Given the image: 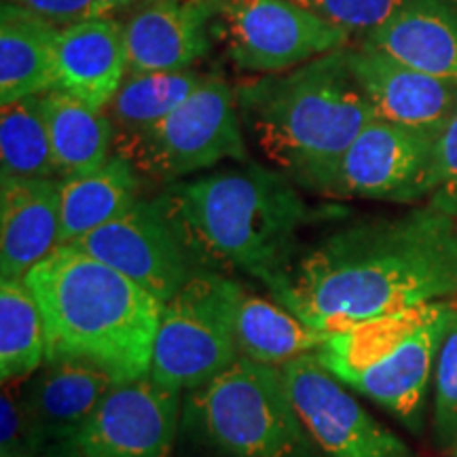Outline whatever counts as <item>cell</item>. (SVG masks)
<instances>
[{
    "label": "cell",
    "instance_id": "1",
    "mask_svg": "<svg viewBox=\"0 0 457 457\" xmlns=\"http://www.w3.org/2000/svg\"><path fill=\"white\" fill-rule=\"evenodd\" d=\"M322 335L457 296V220L426 208L341 227L299 254L271 293Z\"/></svg>",
    "mask_w": 457,
    "mask_h": 457
},
{
    "label": "cell",
    "instance_id": "2",
    "mask_svg": "<svg viewBox=\"0 0 457 457\" xmlns=\"http://www.w3.org/2000/svg\"><path fill=\"white\" fill-rule=\"evenodd\" d=\"M155 202L195 271L242 273L278 288L313 212L279 170L250 163L179 180Z\"/></svg>",
    "mask_w": 457,
    "mask_h": 457
},
{
    "label": "cell",
    "instance_id": "3",
    "mask_svg": "<svg viewBox=\"0 0 457 457\" xmlns=\"http://www.w3.org/2000/svg\"><path fill=\"white\" fill-rule=\"evenodd\" d=\"M244 128L296 187L324 195L352 142L377 119L350 66V47L237 89Z\"/></svg>",
    "mask_w": 457,
    "mask_h": 457
},
{
    "label": "cell",
    "instance_id": "4",
    "mask_svg": "<svg viewBox=\"0 0 457 457\" xmlns=\"http://www.w3.org/2000/svg\"><path fill=\"white\" fill-rule=\"evenodd\" d=\"M26 284L43 313L47 360H91L117 384L151 373L163 303L121 271L66 244Z\"/></svg>",
    "mask_w": 457,
    "mask_h": 457
},
{
    "label": "cell",
    "instance_id": "5",
    "mask_svg": "<svg viewBox=\"0 0 457 457\" xmlns=\"http://www.w3.org/2000/svg\"><path fill=\"white\" fill-rule=\"evenodd\" d=\"M451 307V301H434L369 318L324 335L313 356L343 386L420 434Z\"/></svg>",
    "mask_w": 457,
    "mask_h": 457
},
{
    "label": "cell",
    "instance_id": "6",
    "mask_svg": "<svg viewBox=\"0 0 457 457\" xmlns=\"http://www.w3.org/2000/svg\"><path fill=\"white\" fill-rule=\"evenodd\" d=\"M180 426L219 457H322L296 413L282 369L248 358L187 392Z\"/></svg>",
    "mask_w": 457,
    "mask_h": 457
},
{
    "label": "cell",
    "instance_id": "7",
    "mask_svg": "<svg viewBox=\"0 0 457 457\" xmlns=\"http://www.w3.org/2000/svg\"><path fill=\"white\" fill-rule=\"evenodd\" d=\"M114 153L140 176L168 185L225 159L245 162L237 96L227 83L210 79L157 123L117 134Z\"/></svg>",
    "mask_w": 457,
    "mask_h": 457
},
{
    "label": "cell",
    "instance_id": "8",
    "mask_svg": "<svg viewBox=\"0 0 457 457\" xmlns=\"http://www.w3.org/2000/svg\"><path fill=\"white\" fill-rule=\"evenodd\" d=\"M237 358L228 278L195 271L163 305L148 375L182 394L210 384Z\"/></svg>",
    "mask_w": 457,
    "mask_h": 457
},
{
    "label": "cell",
    "instance_id": "9",
    "mask_svg": "<svg viewBox=\"0 0 457 457\" xmlns=\"http://www.w3.org/2000/svg\"><path fill=\"white\" fill-rule=\"evenodd\" d=\"M227 49L237 68L278 74L347 47L350 34L295 0H214Z\"/></svg>",
    "mask_w": 457,
    "mask_h": 457
},
{
    "label": "cell",
    "instance_id": "10",
    "mask_svg": "<svg viewBox=\"0 0 457 457\" xmlns=\"http://www.w3.org/2000/svg\"><path fill=\"white\" fill-rule=\"evenodd\" d=\"M180 421V394L146 375L114 386L94 415L43 457H171Z\"/></svg>",
    "mask_w": 457,
    "mask_h": 457
},
{
    "label": "cell",
    "instance_id": "11",
    "mask_svg": "<svg viewBox=\"0 0 457 457\" xmlns=\"http://www.w3.org/2000/svg\"><path fill=\"white\" fill-rule=\"evenodd\" d=\"M438 136L373 119L341 157L324 195L411 204L430 197Z\"/></svg>",
    "mask_w": 457,
    "mask_h": 457
},
{
    "label": "cell",
    "instance_id": "12",
    "mask_svg": "<svg viewBox=\"0 0 457 457\" xmlns=\"http://www.w3.org/2000/svg\"><path fill=\"white\" fill-rule=\"evenodd\" d=\"M279 369L296 413L322 457H415L409 445L370 417L313 353Z\"/></svg>",
    "mask_w": 457,
    "mask_h": 457
},
{
    "label": "cell",
    "instance_id": "13",
    "mask_svg": "<svg viewBox=\"0 0 457 457\" xmlns=\"http://www.w3.org/2000/svg\"><path fill=\"white\" fill-rule=\"evenodd\" d=\"M71 245L121 271L163 305L195 273L155 199L140 197L128 212Z\"/></svg>",
    "mask_w": 457,
    "mask_h": 457
},
{
    "label": "cell",
    "instance_id": "14",
    "mask_svg": "<svg viewBox=\"0 0 457 457\" xmlns=\"http://www.w3.org/2000/svg\"><path fill=\"white\" fill-rule=\"evenodd\" d=\"M350 66L377 119L438 136L457 112V81L434 77L392 55L360 45Z\"/></svg>",
    "mask_w": 457,
    "mask_h": 457
},
{
    "label": "cell",
    "instance_id": "15",
    "mask_svg": "<svg viewBox=\"0 0 457 457\" xmlns=\"http://www.w3.org/2000/svg\"><path fill=\"white\" fill-rule=\"evenodd\" d=\"M117 379L91 360H47L20 392L21 409L41 457L81 428Z\"/></svg>",
    "mask_w": 457,
    "mask_h": 457
},
{
    "label": "cell",
    "instance_id": "16",
    "mask_svg": "<svg viewBox=\"0 0 457 457\" xmlns=\"http://www.w3.org/2000/svg\"><path fill=\"white\" fill-rule=\"evenodd\" d=\"M214 0H151L123 24L128 74L188 71L210 47Z\"/></svg>",
    "mask_w": 457,
    "mask_h": 457
},
{
    "label": "cell",
    "instance_id": "17",
    "mask_svg": "<svg viewBox=\"0 0 457 457\" xmlns=\"http://www.w3.org/2000/svg\"><path fill=\"white\" fill-rule=\"evenodd\" d=\"M60 180L0 179V279H26L60 248Z\"/></svg>",
    "mask_w": 457,
    "mask_h": 457
},
{
    "label": "cell",
    "instance_id": "18",
    "mask_svg": "<svg viewBox=\"0 0 457 457\" xmlns=\"http://www.w3.org/2000/svg\"><path fill=\"white\" fill-rule=\"evenodd\" d=\"M55 62L57 89L104 111L128 77L123 24L104 15L62 28Z\"/></svg>",
    "mask_w": 457,
    "mask_h": 457
},
{
    "label": "cell",
    "instance_id": "19",
    "mask_svg": "<svg viewBox=\"0 0 457 457\" xmlns=\"http://www.w3.org/2000/svg\"><path fill=\"white\" fill-rule=\"evenodd\" d=\"M362 45L457 81V0H411L386 26L364 37Z\"/></svg>",
    "mask_w": 457,
    "mask_h": 457
},
{
    "label": "cell",
    "instance_id": "20",
    "mask_svg": "<svg viewBox=\"0 0 457 457\" xmlns=\"http://www.w3.org/2000/svg\"><path fill=\"white\" fill-rule=\"evenodd\" d=\"M60 28L13 3L0 7V104L57 89Z\"/></svg>",
    "mask_w": 457,
    "mask_h": 457
},
{
    "label": "cell",
    "instance_id": "21",
    "mask_svg": "<svg viewBox=\"0 0 457 457\" xmlns=\"http://www.w3.org/2000/svg\"><path fill=\"white\" fill-rule=\"evenodd\" d=\"M233 333L239 358L284 367L290 360L316 353L324 335L279 305L276 299H265L228 278Z\"/></svg>",
    "mask_w": 457,
    "mask_h": 457
},
{
    "label": "cell",
    "instance_id": "22",
    "mask_svg": "<svg viewBox=\"0 0 457 457\" xmlns=\"http://www.w3.org/2000/svg\"><path fill=\"white\" fill-rule=\"evenodd\" d=\"M140 174L117 153L98 170L60 180V245L96 231L140 199Z\"/></svg>",
    "mask_w": 457,
    "mask_h": 457
},
{
    "label": "cell",
    "instance_id": "23",
    "mask_svg": "<svg viewBox=\"0 0 457 457\" xmlns=\"http://www.w3.org/2000/svg\"><path fill=\"white\" fill-rule=\"evenodd\" d=\"M41 98L57 179L87 174L112 157L117 129L104 111L62 89H51Z\"/></svg>",
    "mask_w": 457,
    "mask_h": 457
},
{
    "label": "cell",
    "instance_id": "24",
    "mask_svg": "<svg viewBox=\"0 0 457 457\" xmlns=\"http://www.w3.org/2000/svg\"><path fill=\"white\" fill-rule=\"evenodd\" d=\"M47 360L41 307L26 279H0V379L26 381Z\"/></svg>",
    "mask_w": 457,
    "mask_h": 457
},
{
    "label": "cell",
    "instance_id": "25",
    "mask_svg": "<svg viewBox=\"0 0 457 457\" xmlns=\"http://www.w3.org/2000/svg\"><path fill=\"white\" fill-rule=\"evenodd\" d=\"M208 81V77L191 68L174 72L128 74L104 112L114 123L117 134H128L157 123Z\"/></svg>",
    "mask_w": 457,
    "mask_h": 457
},
{
    "label": "cell",
    "instance_id": "26",
    "mask_svg": "<svg viewBox=\"0 0 457 457\" xmlns=\"http://www.w3.org/2000/svg\"><path fill=\"white\" fill-rule=\"evenodd\" d=\"M0 168L3 179H57L41 96L0 111Z\"/></svg>",
    "mask_w": 457,
    "mask_h": 457
},
{
    "label": "cell",
    "instance_id": "27",
    "mask_svg": "<svg viewBox=\"0 0 457 457\" xmlns=\"http://www.w3.org/2000/svg\"><path fill=\"white\" fill-rule=\"evenodd\" d=\"M434 441L445 451L457 447V307H451L447 328L434 364Z\"/></svg>",
    "mask_w": 457,
    "mask_h": 457
},
{
    "label": "cell",
    "instance_id": "28",
    "mask_svg": "<svg viewBox=\"0 0 457 457\" xmlns=\"http://www.w3.org/2000/svg\"><path fill=\"white\" fill-rule=\"evenodd\" d=\"M295 3L327 20L328 24L345 30L350 37L362 34L364 38L386 26L411 0H295Z\"/></svg>",
    "mask_w": 457,
    "mask_h": 457
},
{
    "label": "cell",
    "instance_id": "29",
    "mask_svg": "<svg viewBox=\"0 0 457 457\" xmlns=\"http://www.w3.org/2000/svg\"><path fill=\"white\" fill-rule=\"evenodd\" d=\"M430 208L457 219V112L436 138Z\"/></svg>",
    "mask_w": 457,
    "mask_h": 457
},
{
    "label": "cell",
    "instance_id": "30",
    "mask_svg": "<svg viewBox=\"0 0 457 457\" xmlns=\"http://www.w3.org/2000/svg\"><path fill=\"white\" fill-rule=\"evenodd\" d=\"M0 455L3 457H41L34 443L30 426L21 409L20 392L4 386L0 400Z\"/></svg>",
    "mask_w": 457,
    "mask_h": 457
},
{
    "label": "cell",
    "instance_id": "31",
    "mask_svg": "<svg viewBox=\"0 0 457 457\" xmlns=\"http://www.w3.org/2000/svg\"><path fill=\"white\" fill-rule=\"evenodd\" d=\"M3 3H13L17 7L28 9L60 30L79 21L106 15L100 0H3Z\"/></svg>",
    "mask_w": 457,
    "mask_h": 457
},
{
    "label": "cell",
    "instance_id": "32",
    "mask_svg": "<svg viewBox=\"0 0 457 457\" xmlns=\"http://www.w3.org/2000/svg\"><path fill=\"white\" fill-rule=\"evenodd\" d=\"M102 3V9H104V13H114V11H121V9H129V7H142V4L151 3V0H100Z\"/></svg>",
    "mask_w": 457,
    "mask_h": 457
},
{
    "label": "cell",
    "instance_id": "33",
    "mask_svg": "<svg viewBox=\"0 0 457 457\" xmlns=\"http://www.w3.org/2000/svg\"><path fill=\"white\" fill-rule=\"evenodd\" d=\"M447 457H457V447H453V449H451L449 451V455Z\"/></svg>",
    "mask_w": 457,
    "mask_h": 457
}]
</instances>
